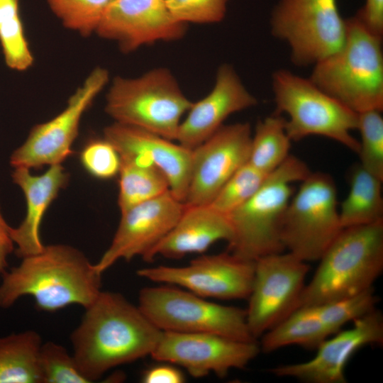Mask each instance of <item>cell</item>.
<instances>
[{
	"label": "cell",
	"mask_w": 383,
	"mask_h": 383,
	"mask_svg": "<svg viewBox=\"0 0 383 383\" xmlns=\"http://www.w3.org/2000/svg\"><path fill=\"white\" fill-rule=\"evenodd\" d=\"M84 310L70 342L90 382L113 367L150 356L162 332L119 293L101 290Z\"/></svg>",
	"instance_id": "cell-1"
},
{
	"label": "cell",
	"mask_w": 383,
	"mask_h": 383,
	"mask_svg": "<svg viewBox=\"0 0 383 383\" xmlns=\"http://www.w3.org/2000/svg\"><path fill=\"white\" fill-rule=\"evenodd\" d=\"M101 274L77 248L61 243L44 245L1 274L0 308L8 309L30 296L35 307L45 312L72 304L85 309L101 291Z\"/></svg>",
	"instance_id": "cell-2"
},
{
	"label": "cell",
	"mask_w": 383,
	"mask_h": 383,
	"mask_svg": "<svg viewBox=\"0 0 383 383\" xmlns=\"http://www.w3.org/2000/svg\"><path fill=\"white\" fill-rule=\"evenodd\" d=\"M297 309L357 295L383 271V220L344 228L321 257Z\"/></svg>",
	"instance_id": "cell-3"
},
{
	"label": "cell",
	"mask_w": 383,
	"mask_h": 383,
	"mask_svg": "<svg viewBox=\"0 0 383 383\" xmlns=\"http://www.w3.org/2000/svg\"><path fill=\"white\" fill-rule=\"evenodd\" d=\"M345 22L341 46L314 64L309 78L357 113L382 111V37L370 31L355 16Z\"/></svg>",
	"instance_id": "cell-4"
},
{
	"label": "cell",
	"mask_w": 383,
	"mask_h": 383,
	"mask_svg": "<svg viewBox=\"0 0 383 383\" xmlns=\"http://www.w3.org/2000/svg\"><path fill=\"white\" fill-rule=\"evenodd\" d=\"M311 172L304 162L291 155L270 172L251 198L227 214L233 229L228 251L252 261L284 252L281 230L294 194L292 184Z\"/></svg>",
	"instance_id": "cell-5"
},
{
	"label": "cell",
	"mask_w": 383,
	"mask_h": 383,
	"mask_svg": "<svg viewBox=\"0 0 383 383\" xmlns=\"http://www.w3.org/2000/svg\"><path fill=\"white\" fill-rule=\"evenodd\" d=\"M193 101L167 68L134 78L116 77L107 91L105 111L114 122L175 140L182 117Z\"/></svg>",
	"instance_id": "cell-6"
},
{
	"label": "cell",
	"mask_w": 383,
	"mask_h": 383,
	"mask_svg": "<svg viewBox=\"0 0 383 383\" xmlns=\"http://www.w3.org/2000/svg\"><path fill=\"white\" fill-rule=\"evenodd\" d=\"M276 113H284L285 128L292 141L310 135L332 139L358 153L359 140L351 133L357 130L358 113L318 88L309 78L287 70L272 76Z\"/></svg>",
	"instance_id": "cell-7"
},
{
	"label": "cell",
	"mask_w": 383,
	"mask_h": 383,
	"mask_svg": "<svg viewBox=\"0 0 383 383\" xmlns=\"http://www.w3.org/2000/svg\"><path fill=\"white\" fill-rule=\"evenodd\" d=\"M138 306L162 331L209 333L257 341L248 326L245 309L209 301L170 284L140 289Z\"/></svg>",
	"instance_id": "cell-8"
},
{
	"label": "cell",
	"mask_w": 383,
	"mask_h": 383,
	"mask_svg": "<svg viewBox=\"0 0 383 383\" xmlns=\"http://www.w3.org/2000/svg\"><path fill=\"white\" fill-rule=\"evenodd\" d=\"M342 229L333 178L311 172L287 206L281 230L285 250L306 262L319 260Z\"/></svg>",
	"instance_id": "cell-9"
},
{
	"label": "cell",
	"mask_w": 383,
	"mask_h": 383,
	"mask_svg": "<svg viewBox=\"0 0 383 383\" xmlns=\"http://www.w3.org/2000/svg\"><path fill=\"white\" fill-rule=\"evenodd\" d=\"M271 33L290 48L296 66L313 65L342 45L346 22L337 0H279L270 18Z\"/></svg>",
	"instance_id": "cell-10"
},
{
	"label": "cell",
	"mask_w": 383,
	"mask_h": 383,
	"mask_svg": "<svg viewBox=\"0 0 383 383\" xmlns=\"http://www.w3.org/2000/svg\"><path fill=\"white\" fill-rule=\"evenodd\" d=\"M309 269L306 262L289 252L255 260L245 311L248 326L256 340L297 309Z\"/></svg>",
	"instance_id": "cell-11"
},
{
	"label": "cell",
	"mask_w": 383,
	"mask_h": 383,
	"mask_svg": "<svg viewBox=\"0 0 383 383\" xmlns=\"http://www.w3.org/2000/svg\"><path fill=\"white\" fill-rule=\"evenodd\" d=\"M109 81V72L105 68H94L60 113L31 128L23 143L12 152L11 165L30 170L62 164L73 153L72 147L82 116Z\"/></svg>",
	"instance_id": "cell-12"
},
{
	"label": "cell",
	"mask_w": 383,
	"mask_h": 383,
	"mask_svg": "<svg viewBox=\"0 0 383 383\" xmlns=\"http://www.w3.org/2000/svg\"><path fill=\"white\" fill-rule=\"evenodd\" d=\"M255 261L231 252L202 255L185 266H157L137 274L150 281L177 285L201 297L248 299L254 279Z\"/></svg>",
	"instance_id": "cell-13"
},
{
	"label": "cell",
	"mask_w": 383,
	"mask_h": 383,
	"mask_svg": "<svg viewBox=\"0 0 383 383\" xmlns=\"http://www.w3.org/2000/svg\"><path fill=\"white\" fill-rule=\"evenodd\" d=\"M261 353L258 341H243L209 333L162 331L150 357L184 367L194 377L214 373L225 377L243 369Z\"/></svg>",
	"instance_id": "cell-14"
},
{
	"label": "cell",
	"mask_w": 383,
	"mask_h": 383,
	"mask_svg": "<svg viewBox=\"0 0 383 383\" xmlns=\"http://www.w3.org/2000/svg\"><path fill=\"white\" fill-rule=\"evenodd\" d=\"M252 129L248 123L223 125L192 150L186 206L208 205L243 165L248 162Z\"/></svg>",
	"instance_id": "cell-15"
},
{
	"label": "cell",
	"mask_w": 383,
	"mask_h": 383,
	"mask_svg": "<svg viewBox=\"0 0 383 383\" xmlns=\"http://www.w3.org/2000/svg\"><path fill=\"white\" fill-rule=\"evenodd\" d=\"M185 208L168 191L121 213L112 241L94 268L102 274L119 260L143 258L172 230Z\"/></svg>",
	"instance_id": "cell-16"
},
{
	"label": "cell",
	"mask_w": 383,
	"mask_h": 383,
	"mask_svg": "<svg viewBox=\"0 0 383 383\" xmlns=\"http://www.w3.org/2000/svg\"><path fill=\"white\" fill-rule=\"evenodd\" d=\"M353 323L349 329L323 340L310 360L279 365L270 372L308 383H345L344 370L352 355L365 345L383 343V316L379 309L374 308Z\"/></svg>",
	"instance_id": "cell-17"
},
{
	"label": "cell",
	"mask_w": 383,
	"mask_h": 383,
	"mask_svg": "<svg viewBox=\"0 0 383 383\" xmlns=\"http://www.w3.org/2000/svg\"><path fill=\"white\" fill-rule=\"evenodd\" d=\"M185 33L186 24L172 16L165 0H112L96 31L117 43L123 52L157 41L177 40Z\"/></svg>",
	"instance_id": "cell-18"
},
{
	"label": "cell",
	"mask_w": 383,
	"mask_h": 383,
	"mask_svg": "<svg viewBox=\"0 0 383 383\" xmlns=\"http://www.w3.org/2000/svg\"><path fill=\"white\" fill-rule=\"evenodd\" d=\"M104 138L116 149L121 159L150 163L166 176L172 195L184 202L191 175L192 150L157 134L113 122L104 130Z\"/></svg>",
	"instance_id": "cell-19"
},
{
	"label": "cell",
	"mask_w": 383,
	"mask_h": 383,
	"mask_svg": "<svg viewBox=\"0 0 383 383\" xmlns=\"http://www.w3.org/2000/svg\"><path fill=\"white\" fill-rule=\"evenodd\" d=\"M257 104V99L245 87L233 66L221 65L211 91L193 102L181 121L175 140L193 150L224 125L229 116Z\"/></svg>",
	"instance_id": "cell-20"
},
{
	"label": "cell",
	"mask_w": 383,
	"mask_h": 383,
	"mask_svg": "<svg viewBox=\"0 0 383 383\" xmlns=\"http://www.w3.org/2000/svg\"><path fill=\"white\" fill-rule=\"evenodd\" d=\"M11 176L13 182L22 190L26 202L25 218L18 226L10 227V235L16 245L15 253L23 258L43 249L40 236L41 222L50 204L67 186L70 174L62 164H56L49 166L40 175L32 174L26 167H16Z\"/></svg>",
	"instance_id": "cell-21"
},
{
	"label": "cell",
	"mask_w": 383,
	"mask_h": 383,
	"mask_svg": "<svg viewBox=\"0 0 383 383\" xmlns=\"http://www.w3.org/2000/svg\"><path fill=\"white\" fill-rule=\"evenodd\" d=\"M233 229L226 214L209 204L186 206L172 230L143 258L152 262L156 256L179 259L187 254L206 251L218 240L228 243Z\"/></svg>",
	"instance_id": "cell-22"
},
{
	"label": "cell",
	"mask_w": 383,
	"mask_h": 383,
	"mask_svg": "<svg viewBox=\"0 0 383 383\" xmlns=\"http://www.w3.org/2000/svg\"><path fill=\"white\" fill-rule=\"evenodd\" d=\"M382 179L355 165L349 174L350 190L339 210L343 228L383 220Z\"/></svg>",
	"instance_id": "cell-23"
},
{
	"label": "cell",
	"mask_w": 383,
	"mask_h": 383,
	"mask_svg": "<svg viewBox=\"0 0 383 383\" xmlns=\"http://www.w3.org/2000/svg\"><path fill=\"white\" fill-rule=\"evenodd\" d=\"M42 344L33 330L0 337V383H42L38 362Z\"/></svg>",
	"instance_id": "cell-24"
},
{
	"label": "cell",
	"mask_w": 383,
	"mask_h": 383,
	"mask_svg": "<svg viewBox=\"0 0 383 383\" xmlns=\"http://www.w3.org/2000/svg\"><path fill=\"white\" fill-rule=\"evenodd\" d=\"M332 335L312 307H301L264 333L259 344L265 353L292 345L316 349Z\"/></svg>",
	"instance_id": "cell-25"
},
{
	"label": "cell",
	"mask_w": 383,
	"mask_h": 383,
	"mask_svg": "<svg viewBox=\"0 0 383 383\" xmlns=\"http://www.w3.org/2000/svg\"><path fill=\"white\" fill-rule=\"evenodd\" d=\"M118 176L117 202L121 213L170 191L166 176L150 163L121 159Z\"/></svg>",
	"instance_id": "cell-26"
},
{
	"label": "cell",
	"mask_w": 383,
	"mask_h": 383,
	"mask_svg": "<svg viewBox=\"0 0 383 383\" xmlns=\"http://www.w3.org/2000/svg\"><path fill=\"white\" fill-rule=\"evenodd\" d=\"M291 143L285 128V118L277 113L267 116L256 125L248 162L270 174L289 156Z\"/></svg>",
	"instance_id": "cell-27"
},
{
	"label": "cell",
	"mask_w": 383,
	"mask_h": 383,
	"mask_svg": "<svg viewBox=\"0 0 383 383\" xmlns=\"http://www.w3.org/2000/svg\"><path fill=\"white\" fill-rule=\"evenodd\" d=\"M0 45L9 68L21 72L31 67L34 57L24 33L18 0H0Z\"/></svg>",
	"instance_id": "cell-28"
},
{
	"label": "cell",
	"mask_w": 383,
	"mask_h": 383,
	"mask_svg": "<svg viewBox=\"0 0 383 383\" xmlns=\"http://www.w3.org/2000/svg\"><path fill=\"white\" fill-rule=\"evenodd\" d=\"M62 25L83 36L96 33L112 0H47Z\"/></svg>",
	"instance_id": "cell-29"
},
{
	"label": "cell",
	"mask_w": 383,
	"mask_h": 383,
	"mask_svg": "<svg viewBox=\"0 0 383 383\" xmlns=\"http://www.w3.org/2000/svg\"><path fill=\"white\" fill-rule=\"evenodd\" d=\"M268 174L246 162L226 182L209 205L222 213H230L256 193Z\"/></svg>",
	"instance_id": "cell-30"
},
{
	"label": "cell",
	"mask_w": 383,
	"mask_h": 383,
	"mask_svg": "<svg viewBox=\"0 0 383 383\" xmlns=\"http://www.w3.org/2000/svg\"><path fill=\"white\" fill-rule=\"evenodd\" d=\"M382 111L369 110L358 113L357 130L360 134L361 166L383 180V117Z\"/></svg>",
	"instance_id": "cell-31"
},
{
	"label": "cell",
	"mask_w": 383,
	"mask_h": 383,
	"mask_svg": "<svg viewBox=\"0 0 383 383\" xmlns=\"http://www.w3.org/2000/svg\"><path fill=\"white\" fill-rule=\"evenodd\" d=\"M379 301L373 287L351 297L311 307L333 335L348 322L376 308Z\"/></svg>",
	"instance_id": "cell-32"
},
{
	"label": "cell",
	"mask_w": 383,
	"mask_h": 383,
	"mask_svg": "<svg viewBox=\"0 0 383 383\" xmlns=\"http://www.w3.org/2000/svg\"><path fill=\"white\" fill-rule=\"evenodd\" d=\"M42 383H89L80 370L73 355L62 345L43 343L39 352Z\"/></svg>",
	"instance_id": "cell-33"
},
{
	"label": "cell",
	"mask_w": 383,
	"mask_h": 383,
	"mask_svg": "<svg viewBox=\"0 0 383 383\" xmlns=\"http://www.w3.org/2000/svg\"><path fill=\"white\" fill-rule=\"evenodd\" d=\"M79 158L84 170L97 179H110L118 174L119 154L104 138L88 142L82 150Z\"/></svg>",
	"instance_id": "cell-34"
},
{
	"label": "cell",
	"mask_w": 383,
	"mask_h": 383,
	"mask_svg": "<svg viewBox=\"0 0 383 383\" xmlns=\"http://www.w3.org/2000/svg\"><path fill=\"white\" fill-rule=\"evenodd\" d=\"M229 0H165L172 16L182 23L221 21Z\"/></svg>",
	"instance_id": "cell-35"
},
{
	"label": "cell",
	"mask_w": 383,
	"mask_h": 383,
	"mask_svg": "<svg viewBox=\"0 0 383 383\" xmlns=\"http://www.w3.org/2000/svg\"><path fill=\"white\" fill-rule=\"evenodd\" d=\"M355 16L372 33L383 35V0H365Z\"/></svg>",
	"instance_id": "cell-36"
},
{
	"label": "cell",
	"mask_w": 383,
	"mask_h": 383,
	"mask_svg": "<svg viewBox=\"0 0 383 383\" xmlns=\"http://www.w3.org/2000/svg\"><path fill=\"white\" fill-rule=\"evenodd\" d=\"M185 380L182 372L169 365H160L145 372L142 381L145 383H182Z\"/></svg>",
	"instance_id": "cell-37"
},
{
	"label": "cell",
	"mask_w": 383,
	"mask_h": 383,
	"mask_svg": "<svg viewBox=\"0 0 383 383\" xmlns=\"http://www.w3.org/2000/svg\"><path fill=\"white\" fill-rule=\"evenodd\" d=\"M10 227L0 209V276L7 269L8 257L13 251L14 243L10 235Z\"/></svg>",
	"instance_id": "cell-38"
}]
</instances>
